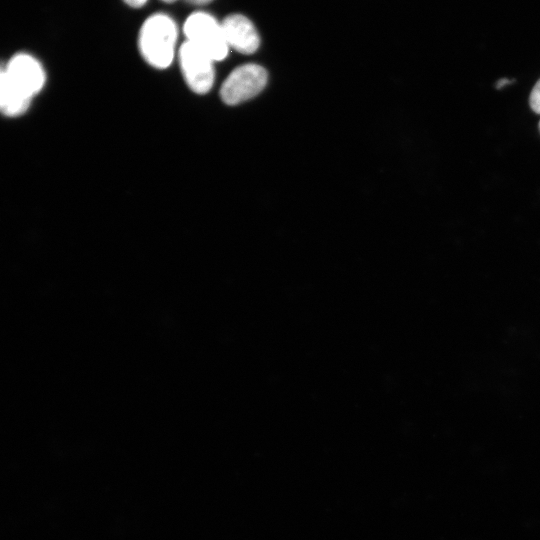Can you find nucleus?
Masks as SVG:
<instances>
[{
    "instance_id": "f257e3e1",
    "label": "nucleus",
    "mask_w": 540,
    "mask_h": 540,
    "mask_svg": "<svg viewBox=\"0 0 540 540\" xmlns=\"http://www.w3.org/2000/svg\"><path fill=\"white\" fill-rule=\"evenodd\" d=\"M177 36L178 29L174 20L167 14L155 13L140 28L139 51L151 66L167 68L174 59Z\"/></svg>"
},
{
    "instance_id": "f03ea898",
    "label": "nucleus",
    "mask_w": 540,
    "mask_h": 540,
    "mask_svg": "<svg viewBox=\"0 0 540 540\" xmlns=\"http://www.w3.org/2000/svg\"><path fill=\"white\" fill-rule=\"evenodd\" d=\"M186 41L209 56L214 62L223 60L229 51L222 24L211 14L197 11L183 25Z\"/></svg>"
},
{
    "instance_id": "7ed1b4c3",
    "label": "nucleus",
    "mask_w": 540,
    "mask_h": 540,
    "mask_svg": "<svg viewBox=\"0 0 540 540\" xmlns=\"http://www.w3.org/2000/svg\"><path fill=\"white\" fill-rule=\"evenodd\" d=\"M266 70L249 63L235 68L224 80L220 97L227 105H237L260 93L267 83Z\"/></svg>"
},
{
    "instance_id": "20e7f679",
    "label": "nucleus",
    "mask_w": 540,
    "mask_h": 540,
    "mask_svg": "<svg viewBox=\"0 0 540 540\" xmlns=\"http://www.w3.org/2000/svg\"><path fill=\"white\" fill-rule=\"evenodd\" d=\"M180 68L189 88L198 94L209 92L214 84V61L185 41L178 52Z\"/></svg>"
},
{
    "instance_id": "39448f33",
    "label": "nucleus",
    "mask_w": 540,
    "mask_h": 540,
    "mask_svg": "<svg viewBox=\"0 0 540 540\" xmlns=\"http://www.w3.org/2000/svg\"><path fill=\"white\" fill-rule=\"evenodd\" d=\"M1 73L21 93L32 99L44 86L46 75L41 63L27 53L15 54Z\"/></svg>"
},
{
    "instance_id": "423d86ee",
    "label": "nucleus",
    "mask_w": 540,
    "mask_h": 540,
    "mask_svg": "<svg viewBox=\"0 0 540 540\" xmlns=\"http://www.w3.org/2000/svg\"><path fill=\"white\" fill-rule=\"evenodd\" d=\"M221 24L229 47L243 54H252L258 49L259 34L247 17L231 14L225 17Z\"/></svg>"
},
{
    "instance_id": "0eeeda50",
    "label": "nucleus",
    "mask_w": 540,
    "mask_h": 540,
    "mask_svg": "<svg viewBox=\"0 0 540 540\" xmlns=\"http://www.w3.org/2000/svg\"><path fill=\"white\" fill-rule=\"evenodd\" d=\"M31 99L15 88L0 72V107L6 116H19L29 107Z\"/></svg>"
},
{
    "instance_id": "6e6552de",
    "label": "nucleus",
    "mask_w": 540,
    "mask_h": 540,
    "mask_svg": "<svg viewBox=\"0 0 540 540\" xmlns=\"http://www.w3.org/2000/svg\"><path fill=\"white\" fill-rule=\"evenodd\" d=\"M529 104L535 113L540 114V79L536 82L530 93Z\"/></svg>"
},
{
    "instance_id": "1a4fd4ad",
    "label": "nucleus",
    "mask_w": 540,
    "mask_h": 540,
    "mask_svg": "<svg viewBox=\"0 0 540 540\" xmlns=\"http://www.w3.org/2000/svg\"><path fill=\"white\" fill-rule=\"evenodd\" d=\"M127 5L139 8L146 4L147 0H123Z\"/></svg>"
},
{
    "instance_id": "9d476101",
    "label": "nucleus",
    "mask_w": 540,
    "mask_h": 540,
    "mask_svg": "<svg viewBox=\"0 0 540 540\" xmlns=\"http://www.w3.org/2000/svg\"><path fill=\"white\" fill-rule=\"evenodd\" d=\"M513 81H514V80H509L508 78H501V79H499V80L497 81L495 87H496L497 89H500V88L506 86L507 84L512 83Z\"/></svg>"
},
{
    "instance_id": "9b49d317",
    "label": "nucleus",
    "mask_w": 540,
    "mask_h": 540,
    "mask_svg": "<svg viewBox=\"0 0 540 540\" xmlns=\"http://www.w3.org/2000/svg\"><path fill=\"white\" fill-rule=\"evenodd\" d=\"M190 4L202 5L211 2L212 0H186Z\"/></svg>"
},
{
    "instance_id": "f8f14e48",
    "label": "nucleus",
    "mask_w": 540,
    "mask_h": 540,
    "mask_svg": "<svg viewBox=\"0 0 540 540\" xmlns=\"http://www.w3.org/2000/svg\"><path fill=\"white\" fill-rule=\"evenodd\" d=\"M162 1H163V2H166V3H172V2H174V1H176V0H162Z\"/></svg>"
},
{
    "instance_id": "ddd939ff",
    "label": "nucleus",
    "mask_w": 540,
    "mask_h": 540,
    "mask_svg": "<svg viewBox=\"0 0 540 540\" xmlns=\"http://www.w3.org/2000/svg\"><path fill=\"white\" fill-rule=\"evenodd\" d=\"M539 129H540V121H539Z\"/></svg>"
}]
</instances>
